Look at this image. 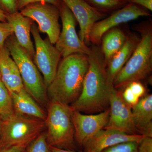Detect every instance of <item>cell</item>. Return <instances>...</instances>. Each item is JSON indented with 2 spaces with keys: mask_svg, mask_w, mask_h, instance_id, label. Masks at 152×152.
<instances>
[{
  "mask_svg": "<svg viewBox=\"0 0 152 152\" xmlns=\"http://www.w3.org/2000/svg\"><path fill=\"white\" fill-rule=\"evenodd\" d=\"M88 56L89 66L80 94L70 105L73 110L86 113H98L109 108L111 90L103 55L99 46L93 45Z\"/></svg>",
  "mask_w": 152,
  "mask_h": 152,
  "instance_id": "6da1fadb",
  "label": "cell"
},
{
  "mask_svg": "<svg viewBox=\"0 0 152 152\" xmlns=\"http://www.w3.org/2000/svg\"><path fill=\"white\" fill-rule=\"evenodd\" d=\"M88 66L86 55L75 53L63 58L47 88L49 100L69 105L75 102L81 92Z\"/></svg>",
  "mask_w": 152,
  "mask_h": 152,
  "instance_id": "7a4b0ae2",
  "label": "cell"
},
{
  "mask_svg": "<svg viewBox=\"0 0 152 152\" xmlns=\"http://www.w3.org/2000/svg\"><path fill=\"white\" fill-rule=\"evenodd\" d=\"M141 37L130 58L114 80L115 89H123L131 82L140 81L152 70V28L146 23L137 27Z\"/></svg>",
  "mask_w": 152,
  "mask_h": 152,
  "instance_id": "3957f363",
  "label": "cell"
},
{
  "mask_svg": "<svg viewBox=\"0 0 152 152\" xmlns=\"http://www.w3.org/2000/svg\"><path fill=\"white\" fill-rule=\"evenodd\" d=\"M72 111L69 105L49 102L45 123L47 142L50 147L75 151Z\"/></svg>",
  "mask_w": 152,
  "mask_h": 152,
  "instance_id": "277c9868",
  "label": "cell"
},
{
  "mask_svg": "<svg viewBox=\"0 0 152 152\" xmlns=\"http://www.w3.org/2000/svg\"><path fill=\"white\" fill-rule=\"evenodd\" d=\"M10 37L7 48L18 66L25 89L40 105L48 106L47 88L38 68L15 37Z\"/></svg>",
  "mask_w": 152,
  "mask_h": 152,
  "instance_id": "5b68a950",
  "label": "cell"
},
{
  "mask_svg": "<svg viewBox=\"0 0 152 152\" xmlns=\"http://www.w3.org/2000/svg\"><path fill=\"white\" fill-rule=\"evenodd\" d=\"M45 129V121L14 113L2 120L0 142L3 149L22 146L27 147Z\"/></svg>",
  "mask_w": 152,
  "mask_h": 152,
  "instance_id": "8992f818",
  "label": "cell"
},
{
  "mask_svg": "<svg viewBox=\"0 0 152 152\" xmlns=\"http://www.w3.org/2000/svg\"><path fill=\"white\" fill-rule=\"evenodd\" d=\"M62 29L56 44L61 56L65 58L75 53L88 56L91 48L81 40L76 32V20L67 6L61 1L59 8Z\"/></svg>",
  "mask_w": 152,
  "mask_h": 152,
  "instance_id": "52a82bcc",
  "label": "cell"
},
{
  "mask_svg": "<svg viewBox=\"0 0 152 152\" xmlns=\"http://www.w3.org/2000/svg\"><path fill=\"white\" fill-rule=\"evenodd\" d=\"M20 12L37 22L38 29L48 35L53 45L56 43L61 32L58 8L49 3L38 2L28 5L20 10Z\"/></svg>",
  "mask_w": 152,
  "mask_h": 152,
  "instance_id": "ba28073f",
  "label": "cell"
},
{
  "mask_svg": "<svg viewBox=\"0 0 152 152\" xmlns=\"http://www.w3.org/2000/svg\"><path fill=\"white\" fill-rule=\"evenodd\" d=\"M31 33L35 45L34 63L42 74L44 83L47 88L54 78L61 56L48 39H43L42 38L34 24L32 25Z\"/></svg>",
  "mask_w": 152,
  "mask_h": 152,
  "instance_id": "9c48e42d",
  "label": "cell"
},
{
  "mask_svg": "<svg viewBox=\"0 0 152 152\" xmlns=\"http://www.w3.org/2000/svg\"><path fill=\"white\" fill-rule=\"evenodd\" d=\"M151 16L149 11L135 4L128 3L126 6L93 26L89 35L90 43L99 46L105 33L117 26L134 20L141 17Z\"/></svg>",
  "mask_w": 152,
  "mask_h": 152,
  "instance_id": "30bf717a",
  "label": "cell"
},
{
  "mask_svg": "<svg viewBox=\"0 0 152 152\" xmlns=\"http://www.w3.org/2000/svg\"><path fill=\"white\" fill-rule=\"evenodd\" d=\"M108 122L104 129L129 134H140L133 120L132 107L123 99L122 91L113 88L109 97Z\"/></svg>",
  "mask_w": 152,
  "mask_h": 152,
  "instance_id": "8fae6325",
  "label": "cell"
},
{
  "mask_svg": "<svg viewBox=\"0 0 152 152\" xmlns=\"http://www.w3.org/2000/svg\"><path fill=\"white\" fill-rule=\"evenodd\" d=\"M109 115V108L103 112L91 115H84L72 110V119L76 144L84 148L91 140L106 126Z\"/></svg>",
  "mask_w": 152,
  "mask_h": 152,
  "instance_id": "7c38bea8",
  "label": "cell"
},
{
  "mask_svg": "<svg viewBox=\"0 0 152 152\" xmlns=\"http://www.w3.org/2000/svg\"><path fill=\"white\" fill-rule=\"evenodd\" d=\"M61 1L67 6L79 23V37L88 45L90 43L89 35L93 26L96 22L105 18L108 15L97 10L84 0Z\"/></svg>",
  "mask_w": 152,
  "mask_h": 152,
  "instance_id": "4fadbf2b",
  "label": "cell"
},
{
  "mask_svg": "<svg viewBox=\"0 0 152 152\" xmlns=\"http://www.w3.org/2000/svg\"><path fill=\"white\" fill-rule=\"evenodd\" d=\"M144 137L140 134H129L119 131L103 129L87 144L84 152H101L121 143L132 141L140 142Z\"/></svg>",
  "mask_w": 152,
  "mask_h": 152,
  "instance_id": "5bb4252c",
  "label": "cell"
},
{
  "mask_svg": "<svg viewBox=\"0 0 152 152\" xmlns=\"http://www.w3.org/2000/svg\"><path fill=\"white\" fill-rule=\"evenodd\" d=\"M6 20L12 28L15 37L19 45L27 53L31 59L34 57L35 50L31 39V28L32 20L16 12L6 13Z\"/></svg>",
  "mask_w": 152,
  "mask_h": 152,
  "instance_id": "9a60e30c",
  "label": "cell"
},
{
  "mask_svg": "<svg viewBox=\"0 0 152 152\" xmlns=\"http://www.w3.org/2000/svg\"><path fill=\"white\" fill-rule=\"evenodd\" d=\"M10 56L7 47L0 49L1 80L10 93L25 88L18 66Z\"/></svg>",
  "mask_w": 152,
  "mask_h": 152,
  "instance_id": "2e32d148",
  "label": "cell"
},
{
  "mask_svg": "<svg viewBox=\"0 0 152 152\" xmlns=\"http://www.w3.org/2000/svg\"><path fill=\"white\" fill-rule=\"evenodd\" d=\"M140 38L137 34L128 35L124 45L112 57L107 65V77L110 86H114V79L132 54Z\"/></svg>",
  "mask_w": 152,
  "mask_h": 152,
  "instance_id": "e0dca14e",
  "label": "cell"
},
{
  "mask_svg": "<svg viewBox=\"0 0 152 152\" xmlns=\"http://www.w3.org/2000/svg\"><path fill=\"white\" fill-rule=\"evenodd\" d=\"M134 123L139 134L152 137V95L144 96L132 107Z\"/></svg>",
  "mask_w": 152,
  "mask_h": 152,
  "instance_id": "ac0fdd59",
  "label": "cell"
},
{
  "mask_svg": "<svg viewBox=\"0 0 152 152\" xmlns=\"http://www.w3.org/2000/svg\"><path fill=\"white\" fill-rule=\"evenodd\" d=\"M15 113L24 116L45 120L46 114L25 88L10 93Z\"/></svg>",
  "mask_w": 152,
  "mask_h": 152,
  "instance_id": "d6986e66",
  "label": "cell"
},
{
  "mask_svg": "<svg viewBox=\"0 0 152 152\" xmlns=\"http://www.w3.org/2000/svg\"><path fill=\"white\" fill-rule=\"evenodd\" d=\"M127 35L118 28H114L109 30L102 37L101 51L106 65L112 57L122 48L126 40Z\"/></svg>",
  "mask_w": 152,
  "mask_h": 152,
  "instance_id": "ffe728a7",
  "label": "cell"
},
{
  "mask_svg": "<svg viewBox=\"0 0 152 152\" xmlns=\"http://www.w3.org/2000/svg\"><path fill=\"white\" fill-rule=\"evenodd\" d=\"M96 10L107 14H111L128 4L126 0H84Z\"/></svg>",
  "mask_w": 152,
  "mask_h": 152,
  "instance_id": "44dd1931",
  "label": "cell"
},
{
  "mask_svg": "<svg viewBox=\"0 0 152 152\" xmlns=\"http://www.w3.org/2000/svg\"><path fill=\"white\" fill-rule=\"evenodd\" d=\"M15 113L10 93L0 80V118L5 120Z\"/></svg>",
  "mask_w": 152,
  "mask_h": 152,
  "instance_id": "7402d4cb",
  "label": "cell"
},
{
  "mask_svg": "<svg viewBox=\"0 0 152 152\" xmlns=\"http://www.w3.org/2000/svg\"><path fill=\"white\" fill-rule=\"evenodd\" d=\"M26 152H51L47 140L46 131H43L26 148Z\"/></svg>",
  "mask_w": 152,
  "mask_h": 152,
  "instance_id": "603a6c76",
  "label": "cell"
},
{
  "mask_svg": "<svg viewBox=\"0 0 152 152\" xmlns=\"http://www.w3.org/2000/svg\"><path fill=\"white\" fill-rule=\"evenodd\" d=\"M139 143L133 141L121 143L109 147L101 152H138Z\"/></svg>",
  "mask_w": 152,
  "mask_h": 152,
  "instance_id": "cb8c5ba5",
  "label": "cell"
},
{
  "mask_svg": "<svg viewBox=\"0 0 152 152\" xmlns=\"http://www.w3.org/2000/svg\"><path fill=\"white\" fill-rule=\"evenodd\" d=\"M13 30L8 22H0V49L4 47L5 42L13 34Z\"/></svg>",
  "mask_w": 152,
  "mask_h": 152,
  "instance_id": "d4e9b609",
  "label": "cell"
},
{
  "mask_svg": "<svg viewBox=\"0 0 152 152\" xmlns=\"http://www.w3.org/2000/svg\"><path fill=\"white\" fill-rule=\"evenodd\" d=\"M44 2L49 3L56 6L59 8L61 6V0H17V8L18 10H21L28 5L34 3Z\"/></svg>",
  "mask_w": 152,
  "mask_h": 152,
  "instance_id": "484cf974",
  "label": "cell"
},
{
  "mask_svg": "<svg viewBox=\"0 0 152 152\" xmlns=\"http://www.w3.org/2000/svg\"><path fill=\"white\" fill-rule=\"evenodd\" d=\"M127 86L129 88L134 94L139 99L142 97L145 94L146 91L145 87L140 81L131 82Z\"/></svg>",
  "mask_w": 152,
  "mask_h": 152,
  "instance_id": "4316f807",
  "label": "cell"
},
{
  "mask_svg": "<svg viewBox=\"0 0 152 152\" xmlns=\"http://www.w3.org/2000/svg\"><path fill=\"white\" fill-rule=\"evenodd\" d=\"M0 9L7 14L18 12L17 0H0Z\"/></svg>",
  "mask_w": 152,
  "mask_h": 152,
  "instance_id": "83f0119b",
  "label": "cell"
},
{
  "mask_svg": "<svg viewBox=\"0 0 152 152\" xmlns=\"http://www.w3.org/2000/svg\"><path fill=\"white\" fill-rule=\"evenodd\" d=\"M122 91L123 99L132 107L137 103L140 99L136 96L128 86L125 87Z\"/></svg>",
  "mask_w": 152,
  "mask_h": 152,
  "instance_id": "f1b7e54d",
  "label": "cell"
},
{
  "mask_svg": "<svg viewBox=\"0 0 152 152\" xmlns=\"http://www.w3.org/2000/svg\"><path fill=\"white\" fill-rule=\"evenodd\" d=\"M138 152H152V137H145L139 143Z\"/></svg>",
  "mask_w": 152,
  "mask_h": 152,
  "instance_id": "f546056e",
  "label": "cell"
},
{
  "mask_svg": "<svg viewBox=\"0 0 152 152\" xmlns=\"http://www.w3.org/2000/svg\"><path fill=\"white\" fill-rule=\"evenodd\" d=\"M128 3L135 4L144 8L146 9L150 12L152 11V0H126Z\"/></svg>",
  "mask_w": 152,
  "mask_h": 152,
  "instance_id": "4dcf8cb0",
  "label": "cell"
},
{
  "mask_svg": "<svg viewBox=\"0 0 152 152\" xmlns=\"http://www.w3.org/2000/svg\"><path fill=\"white\" fill-rule=\"evenodd\" d=\"M26 147L15 146L3 149L1 152H26Z\"/></svg>",
  "mask_w": 152,
  "mask_h": 152,
  "instance_id": "1f68e13d",
  "label": "cell"
},
{
  "mask_svg": "<svg viewBox=\"0 0 152 152\" xmlns=\"http://www.w3.org/2000/svg\"><path fill=\"white\" fill-rule=\"evenodd\" d=\"M50 149L51 152H77L74 150L62 149L58 148L53 147H50Z\"/></svg>",
  "mask_w": 152,
  "mask_h": 152,
  "instance_id": "d6a6232c",
  "label": "cell"
},
{
  "mask_svg": "<svg viewBox=\"0 0 152 152\" xmlns=\"http://www.w3.org/2000/svg\"><path fill=\"white\" fill-rule=\"evenodd\" d=\"M6 13L1 10L0 9V21L2 22H6Z\"/></svg>",
  "mask_w": 152,
  "mask_h": 152,
  "instance_id": "836d02e7",
  "label": "cell"
},
{
  "mask_svg": "<svg viewBox=\"0 0 152 152\" xmlns=\"http://www.w3.org/2000/svg\"><path fill=\"white\" fill-rule=\"evenodd\" d=\"M3 149L2 146L1 144V142H0V152H1L2 151Z\"/></svg>",
  "mask_w": 152,
  "mask_h": 152,
  "instance_id": "e575fe53",
  "label": "cell"
},
{
  "mask_svg": "<svg viewBox=\"0 0 152 152\" xmlns=\"http://www.w3.org/2000/svg\"><path fill=\"white\" fill-rule=\"evenodd\" d=\"M2 121V120L0 118V130H1V125Z\"/></svg>",
  "mask_w": 152,
  "mask_h": 152,
  "instance_id": "d590c367",
  "label": "cell"
},
{
  "mask_svg": "<svg viewBox=\"0 0 152 152\" xmlns=\"http://www.w3.org/2000/svg\"><path fill=\"white\" fill-rule=\"evenodd\" d=\"M0 80H1V75H0Z\"/></svg>",
  "mask_w": 152,
  "mask_h": 152,
  "instance_id": "8d00e7d4",
  "label": "cell"
}]
</instances>
